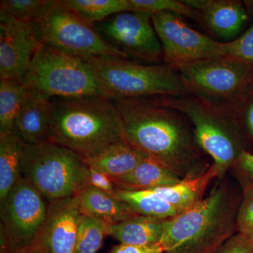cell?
<instances>
[{
    "mask_svg": "<svg viewBox=\"0 0 253 253\" xmlns=\"http://www.w3.org/2000/svg\"><path fill=\"white\" fill-rule=\"evenodd\" d=\"M121 116L123 139L182 179L199 164L194 132L175 110L146 98L113 99Z\"/></svg>",
    "mask_w": 253,
    "mask_h": 253,
    "instance_id": "cell-1",
    "label": "cell"
},
{
    "mask_svg": "<svg viewBox=\"0 0 253 253\" xmlns=\"http://www.w3.org/2000/svg\"><path fill=\"white\" fill-rule=\"evenodd\" d=\"M240 201L229 184H216L206 197L168 219L159 244L166 253H215L237 231Z\"/></svg>",
    "mask_w": 253,
    "mask_h": 253,
    "instance_id": "cell-2",
    "label": "cell"
},
{
    "mask_svg": "<svg viewBox=\"0 0 253 253\" xmlns=\"http://www.w3.org/2000/svg\"><path fill=\"white\" fill-rule=\"evenodd\" d=\"M49 140L72 150L84 160L123 139L114 101L104 96L56 99Z\"/></svg>",
    "mask_w": 253,
    "mask_h": 253,
    "instance_id": "cell-3",
    "label": "cell"
},
{
    "mask_svg": "<svg viewBox=\"0 0 253 253\" xmlns=\"http://www.w3.org/2000/svg\"><path fill=\"white\" fill-rule=\"evenodd\" d=\"M176 71L188 93L236 116L253 94V64L224 56L185 65Z\"/></svg>",
    "mask_w": 253,
    "mask_h": 253,
    "instance_id": "cell-4",
    "label": "cell"
},
{
    "mask_svg": "<svg viewBox=\"0 0 253 253\" xmlns=\"http://www.w3.org/2000/svg\"><path fill=\"white\" fill-rule=\"evenodd\" d=\"M21 176L52 203L74 197L89 185V167L72 150L44 141L25 146Z\"/></svg>",
    "mask_w": 253,
    "mask_h": 253,
    "instance_id": "cell-5",
    "label": "cell"
},
{
    "mask_svg": "<svg viewBox=\"0 0 253 253\" xmlns=\"http://www.w3.org/2000/svg\"><path fill=\"white\" fill-rule=\"evenodd\" d=\"M83 59L106 97L111 99L181 96L188 93L179 72L168 64L143 65L115 56Z\"/></svg>",
    "mask_w": 253,
    "mask_h": 253,
    "instance_id": "cell-6",
    "label": "cell"
},
{
    "mask_svg": "<svg viewBox=\"0 0 253 253\" xmlns=\"http://www.w3.org/2000/svg\"><path fill=\"white\" fill-rule=\"evenodd\" d=\"M155 100L189 120L199 149L212 158L219 178L222 179L244 150L235 116L214 109L194 96H159Z\"/></svg>",
    "mask_w": 253,
    "mask_h": 253,
    "instance_id": "cell-7",
    "label": "cell"
},
{
    "mask_svg": "<svg viewBox=\"0 0 253 253\" xmlns=\"http://www.w3.org/2000/svg\"><path fill=\"white\" fill-rule=\"evenodd\" d=\"M22 82L30 90L48 98L106 97L85 60L44 43Z\"/></svg>",
    "mask_w": 253,
    "mask_h": 253,
    "instance_id": "cell-8",
    "label": "cell"
},
{
    "mask_svg": "<svg viewBox=\"0 0 253 253\" xmlns=\"http://www.w3.org/2000/svg\"><path fill=\"white\" fill-rule=\"evenodd\" d=\"M42 42L81 59L129 56L105 39L94 23L55 0L46 14L35 22Z\"/></svg>",
    "mask_w": 253,
    "mask_h": 253,
    "instance_id": "cell-9",
    "label": "cell"
},
{
    "mask_svg": "<svg viewBox=\"0 0 253 253\" xmlns=\"http://www.w3.org/2000/svg\"><path fill=\"white\" fill-rule=\"evenodd\" d=\"M49 203L23 176L0 206L1 253H11L39 244Z\"/></svg>",
    "mask_w": 253,
    "mask_h": 253,
    "instance_id": "cell-10",
    "label": "cell"
},
{
    "mask_svg": "<svg viewBox=\"0 0 253 253\" xmlns=\"http://www.w3.org/2000/svg\"><path fill=\"white\" fill-rule=\"evenodd\" d=\"M152 21L162 45L163 60L174 69L225 56L224 42L193 29L180 15L157 13L152 15Z\"/></svg>",
    "mask_w": 253,
    "mask_h": 253,
    "instance_id": "cell-11",
    "label": "cell"
},
{
    "mask_svg": "<svg viewBox=\"0 0 253 253\" xmlns=\"http://www.w3.org/2000/svg\"><path fill=\"white\" fill-rule=\"evenodd\" d=\"M111 44L128 56L149 63L163 60L162 45L152 21V14L126 11L95 24Z\"/></svg>",
    "mask_w": 253,
    "mask_h": 253,
    "instance_id": "cell-12",
    "label": "cell"
},
{
    "mask_svg": "<svg viewBox=\"0 0 253 253\" xmlns=\"http://www.w3.org/2000/svg\"><path fill=\"white\" fill-rule=\"evenodd\" d=\"M42 44L34 23L0 7V79L22 81Z\"/></svg>",
    "mask_w": 253,
    "mask_h": 253,
    "instance_id": "cell-13",
    "label": "cell"
},
{
    "mask_svg": "<svg viewBox=\"0 0 253 253\" xmlns=\"http://www.w3.org/2000/svg\"><path fill=\"white\" fill-rule=\"evenodd\" d=\"M83 214L77 196L49 203L39 244L48 253H75Z\"/></svg>",
    "mask_w": 253,
    "mask_h": 253,
    "instance_id": "cell-14",
    "label": "cell"
},
{
    "mask_svg": "<svg viewBox=\"0 0 253 253\" xmlns=\"http://www.w3.org/2000/svg\"><path fill=\"white\" fill-rule=\"evenodd\" d=\"M199 13L200 18L216 36L223 39H236L248 18L247 9L236 0H183Z\"/></svg>",
    "mask_w": 253,
    "mask_h": 253,
    "instance_id": "cell-15",
    "label": "cell"
},
{
    "mask_svg": "<svg viewBox=\"0 0 253 253\" xmlns=\"http://www.w3.org/2000/svg\"><path fill=\"white\" fill-rule=\"evenodd\" d=\"M53 115L50 98L28 89L15 120V130L26 144L49 140Z\"/></svg>",
    "mask_w": 253,
    "mask_h": 253,
    "instance_id": "cell-16",
    "label": "cell"
},
{
    "mask_svg": "<svg viewBox=\"0 0 253 253\" xmlns=\"http://www.w3.org/2000/svg\"><path fill=\"white\" fill-rule=\"evenodd\" d=\"M77 196L83 214L101 219L109 225L139 215L116 195L109 194L94 186H86Z\"/></svg>",
    "mask_w": 253,
    "mask_h": 253,
    "instance_id": "cell-17",
    "label": "cell"
},
{
    "mask_svg": "<svg viewBox=\"0 0 253 253\" xmlns=\"http://www.w3.org/2000/svg\"><path fill=\"white\" fill-rule=\"evenodd\" d=\"M147 157L123 139L109 145L85 161L89 167L110 178H117L129 174Z\"/></svg>",
    "mask_w": 253,
    "mask_h": 253,
    "instance_id": "cell-18",
    "label": "cell"
},
{
    "mask_svg": "<svg viewBox=\"0 0 253 253\" xmlns=\"http://www.w3.org/2000/svg\"><path fill=\"white\" fill-rule=\"evenodd\" d=\"M111 179L116 189L145 191L174 185L184 179L161 163L147 157L129 174Z\"/></svg>",
    "mask_w": 253,
    "mask_h": 253,
    "instance_id": "cell-19",
    "label": "cell"
},
{
    "mask_svg": "<svg viewBox=\"0 0 253 253\" xmlns=\"http://www.w3.org/2000/svg\"><path fill=\"white\" fill-rule=\"evenodd\" d=\"M168 219L135 216L110 225L109 236L121 244L144 246L159 244Z\"/></svg>",
    "mask_w": 253,
    "mask_h": 253,
    "instance_id": "cell-20",
    "label": "cell"
},
{
    "mask_svg": "<svg viewBox=\"0 0 253 253\" xmlns=\"http://www.w3.org/2000/svg\"><path fill=\"white\" fill-rule=\"evenodd\" d=\"M26 145L16 130L0 133V206L21 177V160Z\"/></svg>",
    "mask_w": 253,
    "mask_h": 253,
    "instance_id": "cell-21",
    "label": "cell"
},
{
    "mask_svg": "<svg viewBox=\"0 0 253 253\" xmlns=\"http://www.w3.org/2000/svg\"><path fill=\"white\" fill-rule=\"evenodd\" d=\"M215 178H219V175L212 164L199 175L186 178L174 185L150 190L169 204L184 211L204 199L206 189Z\"/></svg>",
    "mask_w": 253,
    "mask_h": 253,
    "instance_id": "cell-22",
    "label": "cell"
},
{
    "mask_svg": "<svg viewBox=\"0 0 253 253\" xmlns=\"http://www.w3.org/2000/svg\"><path fill=\"white\" fill-rule=\"evenodd\" d=\"M115 195L139 215L168 219L183 212L150 189L126 191L117 189Z\"/></svg>",
    "mask_w": 253,
    "mask_h": 253,
    "instance_id": "cell-23",
    "label": "cell"
},
{
    "mask_svg": "<svg viewBox=\"0 0 253 253\" xmlns=\"http://www.w3.org/2000/svg\"><path fill=\"white\" fill-rule=\"evenodd\" d=\"M28 93L22 81H0V133L15 131V120Z\"/></svg>",
    "mask_w": 253,
    "mask_h": 253,
    "instance_id": "cell-24",
    "label": "cell"
},
{
    "mask_svg": "<svg viewBox=\"0 0 253 253\" xmlns=\"http://www.w3.org/2000/svg\"><path fill=\"white\" fill-rule=\"evenodd\" d=\"M61 2L94 24L120 13L131 11L129 0H61Z\"/></svg>",
    "mask_w": 253,
    "mask_h": 253,
    "instance_id": "cell-25",
    "label": "cell"
},
{
    "mask_svg": "<svg viewBox=\"0 0 253 253\" xmlns=\"http://www.w3.org/2000/svg\"><path fill=\"white\" fill-rule=\"evenodd\" d=\"M109 224L101 219L83 214L78 229L75 253H97L106 236Z\"/></svg>",
    "mask_w": 253,
    "mask_h": 253,
    "instance_id": "cell-26",
    "label": "cell"
},
{
    "mask_svg": "<svg viewBox=\"0 0 253 253\" xmlns=\"http://www.w3.org/2000/svg\"><path fill=\"white\" fill-rule=\"evenodd\" d=\"M55 0H1L0 7L20 21H39L54 4Z\"/></svg>",
    "mask_w": 253,
    "mask_h": 253,
    "instance_id": "cell-27",
    "label": "cell"
},
{
    "mask_svg": "<svg viewBox=\"0 0 253 253\" xmlns=\"http://www.w3.org/2000/svg\"><path fill=\"white\" fill-rule=\"evenodd\" d=\"M131 11L154 14L160 12H171L191 18L201 20L199 13L191 6L177 0H129Z\"/></svg>",
    "mask_w": 253,
    "mask_h": 253,
    "instance_id": "cell-28",
    "label": "cell"
},
{
    "mask_svg": "<svg viewBox=\"0 0 253 253\" xmlns=\"http://www.w3.org/2000/svg\"><path fill=\"white\" fill-rule=\"evenodd\" d=\"M224 48L225 56L253 64V23L239 38L224 42Z\"/></svg>",
    "mask_w": 253,
    "mask_h": 253,
    "instance_id": "cell-29",
    "label": "cell"
},
{
    "mask_svg": "<svg viewBox=\"0 0 253 253\" xmlns=\"http://www.w3.org/2000/svg\"><path fill=\"white\" fill-rule=\"evenodd\" d=\"M237 232L244 235L253 230V185L246 186L236 215Z\"/></svg>",
    "mask_w": 253,
    "mask_h": 253,
    "instance_id": "cell-30",
    "label": "cell"
},
{
    "mask_svg": "<svg viewBox=\"0 0 253 253\" xmlns=\"http://www.w3.org/2000/svg\"><path fill=\"white\" fill-rule=\"evenodd\" d=\"M215 253H253V246L247 236L236 233Z\"/></svg>",
    "mask_w": 253,
    "mask_h": 253,
    "instance_id": "cell-31",
    "label": "cell"
},
{
    "mask_svg": "<svg viewBox=\"0 0 253 253\" xmlns=\"http://www.w3.org/2000/svg\"><path fill=\"white\" fill-rule=\"evenodd\" d=\"M234 166L241 176L247 181V185H253V154L244 150L236 159Z\"/></svg>",
    "mask_w": 253,
    "mask_h": 253,
    "instance_id": "cell-32",
    "label": "cell"
},
{
    "mask_svg": "<svg viewBox=\"0 0 253 253\" xmlns=\"http://www.w3.org/2000/svg\"><path fill=\"white\" fill-rule=\"evenodd\" d=\"M89 185L94 186L97 189L113 195H115L117 190L109 176L90 167H89Z\"/></svg>",
    "mask_w": 253,
    "mask_h": 253,
    "instance_id": "cell-33",
    "label": "cell"
},
{
    "mask_svg": "<svg viewBox=\"0 0 253 253\" xmlns=\"http://www.w3.org/2000/svg\"><path fill=\"white\" fill-rule=\"evenodd\" d=\"M110 253H166L161 244L153 246H134L121 244L115 246Z\"/></svg>",
    "mask_w": 253,
    "mask_h": 253,
    "instance_id": "cell-34",
    "label": "cell"
},
{
    "mask_svg": "<svg viewBox=\"0 0 253 253\" xmlns=\"http://www.w3.org/2000/svg\"><path fill=\"white\" fill-rule=\"evenodd\" d=\"M245 126L250 136L253 139V94L243 109Z\"/></svg>",
    "mask_w": 253,
    "mask_h": 253,
    "instance_id": "cell-35",
    "label": "cell"
},
{
    "mask_svg": "<svg viewBox=\"0 0 253 253\" xmlns=\"http://www.w3.org/2000/svg\"><path fill=\"white\" fill-rule=\"evenodd\" d=\"M11 253H48L41 244H37L33 247L28 248V249L22 250V251H17V252Z\"/></svg>",
    "mask_w": 253,
    "mask_h": 253,
    "instance_id": "cell-36",
    "label": "cell"
},
{
    "mask_svg": "<svg viewBox=\"0 0 253 253\" xmlns=\"http://www.w3.org/2000/svg\"><path fill=\"white\" fill-rule=\"evenodd\" d=\"M246 236H247L248 239H249L250 242H251V244H252L253 246V230L251 231Z\"/></svg>",
    "mask_w": 253,
    "mask_h": 253,
    "instance_id": "cell-37",
    "label": "cell"
}]
</instances>
